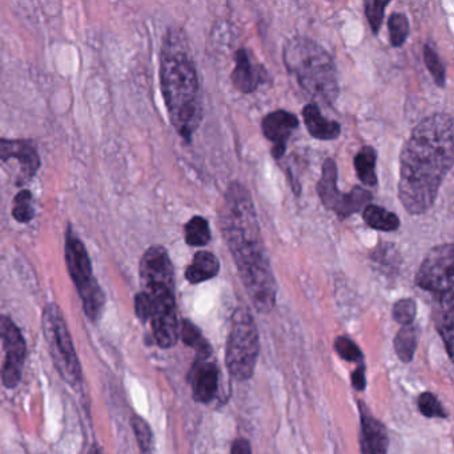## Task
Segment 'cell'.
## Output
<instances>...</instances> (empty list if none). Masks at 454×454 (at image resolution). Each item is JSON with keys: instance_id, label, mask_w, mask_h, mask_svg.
Returning <instances> with one entry per match:
<instances>
[{"instance_id": "cell-1", "label": "cell", "mask_w": 454, "mask_h": 454, "mask_svg": "<svg viewBox=\"0 0 454 454\" xmlns=\"http://www.w3.org/2000/svg\"><path fill=\"white\" fill-rule=\"evenodd\" d=\"M453 118L438 113L419 121L400 155L398 198L411 215L429 211L453 167Z\"/></svg>"}, {"instance_id": "cell-2", "label": "cell", "mask_w": 454, "mask_h": 454, "mask_svg": "<svg viewBox=\"0 0 454 454\" xmlns=\"http://www.w3.org/2000/svg\"><path fill=\"white\" fill-rule=\"evenodd\" d=\"M219 223L252 304L259 312H270L275 308L278 286L254 200L240 183L228 185L220 207Z\"/></svg>"}, {"instance_id": "cell-3", "label": "cell", "mask_w": 454, "mask_h": 454, "mask_svg": "<svg viewBox=\"0 0 454 454\" xmlns=\"http://www.w3.org/2000/svg\"><path fill=\"white\" fill-rule=\"evenodd\" d=\"M160 84L172 126L190 142L203 121V105L198 70L185 34L180 28H169L164 36Z\"/></svg>"}, {"instance_id": "cell-4", "label": "cell", "mask_w": 454, "mask_h": 454, "mask_svg": "<svg viewBox=\"0 0 454 454\" xmlns=\"http://www.w3.org/2000/svg\"><path fill=\"white\" fill-rule=\"evenodd\" d=\"M140 280L151 305L150 320L153 336L161 348H172L179 339L176 300H175L174 265L168 252L153 246L140 260Z\"/></svg>"}, {"instance_id": "cell-5", "label": "cell", "mask_w": 454, "mask_h": 454, "mask_svg": "<svg viewBox=\"0 0 454 454\" xmlns=\"http://www.w3.org/2000/svg\"><path fill=\"white\" fill-rule=\"evenodd\" d=\"M284 65L300 89L317 102L332 106L339 97L336 66L315 41L296 36L283 50Z\"/></svg>"}, {"instance_id": "cell-6", "label": "cell", "mask_w": 454, "mask_h": 454, "mask_svg": "<svg viewBox=\"0 0 454 454\" xmlns=\"http://www.w3.org/2000/svg\"><path fill=\"white\" fill-rule=\"evenodd\" d=\"M260 353L259 332L254 317L247 308L239 307L232 316L225 365L233 379L247 381L256 368Z\"/></svg>"}, {"instance_id": "cell-7", "label": "cell", "mask_w": 454, "mask_h": 454, "mask_svg": "<svg viewBox=\"0 0 454 454\" xmlns=\"http://www.w3.org/2000/svg\"><path fill=\"white\" fill-rule=\"evenodd\" d=\"M42 326H43L44 339L49 345L50 355L62 379L73 387L81 384L83 379L81 361L74 347L67 321L59 305L50 302L44 307Z\"/></svg>"}, {"instance_id": "cell-8", "label": "cell", "mask_w": 454, "mask_h": 454, "mask_svg": "<svg viewBox=\"0 0 454 454\" xmlns=\"http://www.w3.org/2000/svg\"><path fill=\"white\" fill-rule=\"evenodd\" d=\"M65 252L68 273L83 301L84 312L90 320L98 321L105 309V292L94 278L91 259L83 241L78 238L71 227H68L66 233Z\"/></svg>"}, {"instance_id": "cell-9", "label": "cell", "mask_w": 454, "mask_h": 454, "mask_svg": "<svg viewBox=\"0 0 454 454\" xmlns=\"http://www.w3.org/2000/svg\"><path fill=\"white\" fill-rule=\"evenodd\" d=\"M317 192L325 208L333 211L337 216H352L360 209L371 204L372 195L361 187H355L352 192L341 193L337 188V167L332 159L323 164V174L317 184Z\"/></svg>"}, {"instance_id": "cell-10", "label": "cell", "mask_w": 454, "mask_h": 454, "mask_svg": "<svg viewBox=\"0 0 454 454\" xmlns=\"http://www.w3.org/2000/svg\"><path fill=\"white\" fill-rule=\"evenodd\" d=\"M453 244H441L430 249L416 275V284L438 297L453 292Z\"/></svg>"}, {"instance_id": "cell-11", "label": "cell", "mask_w": 454, "mask_h": 454, "mask_svg": "<svg viewBox=\"0 0 454 454\" xmlns=\"http://www.w3.org/2000/svg\"><path fill=\"white\" fill-rule=\"evenodd\" d=\"M0 340L6 355L2 364L0 377L4 387L14 389L22 379L26 360V341L22 332L9 316H0Z\"/></svg>"}, {"instance_id": "cell-12", "label": "cell", "mask_w": 454, "mask_h": 454, "mask_svg": "<svg viewBox=\"0 0 454 454\" xmlns=\"http://www.w3.org/2000/svg\"><path fill=\"white\" fill-rule=\"evenodd\" d=\"M17 169V177L20 182H27L35 176L41 167V158L30 142L26 140L0 139V163L12 164Z\"/></svg>"}, {"instance_id": "cell-13", "label": "cell", "mask_w": 454, "mask_h": 454, "mask_svg": "<svg viewBox=\"0 0 454 454\" xmlns=\"http://www.w3.org/2000/svg\"><path fill=\"white\" fill-rule=\"evenodd\" d=\"M262 134L273 145V158L281 159L286 153L289 137L294 134V129L299 127V119L294 114L278 110L268 114L262 119Z\"/></svg>"}, {"instance_id": "cell-14", "label": "cell", "mask_w": 454, "mask_h": 454, "mask_svg": "<svg viewBox=\"0 0 454 454\" xmlns=\"http://www.w3.org/2000/svg\"><path fill=\"white\" fill-rule=\"evenodd\" d=\"M360 448L361 454H387L389 435L387 427L372 416L363 403H360Z\"/></svg>"}, {"instance_id": "cell-15", "label": "cell", "mask_w": 454, "mask_h": 454, "mask_svg": "<svg viewBox=\"0 0 454 454\" xmlns=\"http://www.w3.org/2000/svg\"><path fill=\"white\" fill-rule=\"evenodd\" d=\"M192 395L198 403H208L214 400L219 387V369L208 360H196L188 374Z\"/></svg>"}, {"instance_id": "cell-16", "label": "cell", "mask_w": 454, "mask_h": 454, "mask_svg": "<svg viewBox=\"0 0 454 454\" xmlns=\"http://www.w3.org/2000/svg\"><path fill=\"white\" fill-rule=\"evenodd\" d=\"M262 68L252 62L248 51L244 49L239 50L236 52L235 70L231 75L233 86L243 94H252L262 83Z\"/></svg>"}, {"instance_id": "cell-17", "label": "cell", "mask_w": 454, "mask_h": 454, "mask_svg": "<svg viewBox=\"0 0 454 454\" xmlns=\"http://www.w3.org/2000/svg\"><path fill=\"white\" fill-rule=\"evenodd\" d=\"M305 126L310 137L318 140H334L341 134V129L337 121L324 118L317 105H307L302 110Z\"/></svg>"}, {"instance_id": "cell-18", "label": "cell", "mask_w": 454, "mask_h": 454, "mask_svg": "<svg viewBox=\"0 0 454 454\" xmlns=\"http://www.w3.org/2000/svg\"><path fill=\"white\" fill-rule=\"evenodd\" d=\"M220 262L211 252L200 251L193 257L192 264L185 270V278L191 284H200L217 276Z\"/></svg>"}, {"instance_id": "cell-19", "label": "cell", "mask_w": 454, "mask_h": 454, "mask_svg": "<svg viewBox=\"0 0 454 454\" xmlns=\"http://www.w3.org/2000/svg\"><path fill=\"white\" fill-rule=\"evenodd\" d=\"M440 307H438L437 328L446 345L449 357L451 358L453 353V292L442 294L438 297Z\"/></svg>"}, {"instance_id": "cell-20", "label": "cell", "mask_w": 454, "mask_h": 454, "mask_svg": "<svg viewBox=\"0 0 454 454\" xmlns=\"http://www.w3.org/2000/svg\"><path fill=\"white\" fill-rule=\"evenodd\" d=\"M363 219L368 227L384 231V232H393L400 228V219L397 215L373 204H369L364 208Z\"/></svg>"}, {"instance_id": "cell-21", "label": "cell", "mask_w": 454, "mask_h": 454, "mask_svg": "<svg viewBox=\"0 0 454 454\" xmlns=\"http://www.w3.org/2000/svg\"><path fill=\"white\" fill-rule=\"evenodd\" d=\"M419 329L416 325L403 326L395 339V350L403 363H411L419 345Z\"/></svg>"}, {"instance_id": "cell-22", "label": "cell", "mask_w": 454, "mask_h": 454, "mask_svg": "<svg viewBox=\"0 0 454 454\" xmlns=\"http://www.w3.org/2000/svg\"><path fill=\"white\" fill-rule=\"evenodd\" d=\"M376 160L377 153L372 147L361 148L360 153L355 156V168L358 179L369 187L377 184Z\"/></svg>"}, {"instance_id": "cell-23", "label": "cell", "mask_w": 454, "mask_h": 454, "mask_svg": "<svg viewBox=\"0 0 454 454\" xmlns=\"http://www.w3.org/2000/svg\"><path fill=\"white\" fill-rule=\"evenodd\" d=\"M180 334H182L183 342L196 350V357H198L196 360H208L209 356L212 355L211 345L201 336L198 326L193 325L190 320H183Z\"/></svg>"}, {"instance_id": "cell-24", "label": "cell", "mask_w": 454, "mask_h": 454, "mask_svg": "<svg viewBox=\"0 0 454 454\" xmlns=\"http://www.w3.org/2000/svg\"><path fill=\"white\" fill-rule=\"evenodd\" d=\"M185 243L191 247H204L211 240V230L204 217L195 216L185 224Z\"/></svg>"}, {"instance_id": "cell-25", "label": "cell", "mask_w": 454, "mask_h": 454, "mask_svg": "<svg viewBox=\"0 0 454 454\" xmlns=\"http://www.w3.org/2000/svg\"><path fill=\"white\" fill-rule=\"evenodd\" d=\"M387 27H389V38L392 46H403L406 39H408L409 31H411L408 18L403 14H400V12H395V14L390 15Z\"/></svg>"}, {"instance_id": "cell-26", "label": "cell", "mask_w": 454, "mask_h": 454, "mask_svg": "<svg viewBox=\"0 0 454 454\" xmlns=\"http://www.w3.org/2000/svg\"><path fill=\"white\" fill-rule=\"evenodd\" d=\"M34 216H35V211L33 207V195L30 191H20L14 199L12 217L18 223H30Z\"/></svg>"}, {"instance_id": "cell-27", "label": "cell", "mask_w": 454, "mask_h": 454, "mask_svg": "<svg viewBox=\"0 0 454 454\" xmlns=\"http://www.w3.org/2000/svg\"><path fill=\"white\" fill-rule=\"evenodd\" d=\"M131 424L142 453H153V430H151L148 422L142 419V417L134 414L131 419Z\"/></svg>"}, {"instance_id": "cell-28", "label": "cell", "mask_w": 454, "mask_h": 454, "mask_svg": "<svg viewBox=\"0 0 454 454\" xmlns=\"http://www.w3.org/2000/svg\"><path fill=\"white\" fill-rule=\"evenodd\" d=\"M424 60L427 70H429V73L432 74L433 79H434L435 84H437L438 87H441V89L445 87V67H443L442 60L438 57L435 50L433 49V47H430L429 44L425 46Z\"/></svg>"}, {"instance_id": "cell-29", "label": "cell", "mask_w": 454, "mask_h": 454, "mask_svg": "<svg viewBox=\"0 0 454 454\" xmlns=\"http://www.w3.org/2000/svg\"><path fill=\"white\" fill-rule=\"evenodd\" d=\"M419 409L427 419H446L445 409L433 393L425 392L419 395Z\"/></svg>"}, {"instance_id": "cell-30", "label": "cell", "mask_w": 454, "mask_h": 454, "mask_svg": "<svg viewBox=\"0 0 454 454\" xmlns=\"http://www.w3.org/2000/svg\"><path fill=\"white\" fill-rule=\"evenodd\" d=\"M334 349L339 353L340 357L348 361V363H361L363 361V352L349 337H337L336 341H334Z\"/></svg>"}, {"instance_id": "cell-31", "label": "cell", "mask_w": 454, "mask_h": 454, "mask_svg": "<svg viewBox=\"0 0 454 454\" xmlns=\"http://www.w3.org/2000/svg\"><path fill=\"white\" fill-rule=\"evenodd\" d=\"M392 313L395 323L403 326L411 325V324H413L414 318H416V301L411 299L398 300V301L393 305Z\"/></svg>"}, {"instance_id": "cell-32", "label": "cell", "mask_w": 454, "mask_h": 454, "mask_svg": "<svg viewBox=\"0 0 454 454\" xmlns=\"http://www.w3.org/2000/svg\"><path fill=\"white\" fill-rule=\"evenodd\" d=\"M389 4L387 0L381 2V0H368L365 2V14L368 18L369 25L374 34L379 33L381 27L382 20H384L385 7Z\"/></svg>"}, {"instance_id": "cell-33", "label": "cell", "mask_w": 454, "mask_h": 454, "mask_svg": "<svg viewBox=\"0 0 454 454\" xmlns=\"http://www.w3.org/2000/svg\"><path fill=\"white\" fill-rule=\"evenodd\" d=\"M135 312H137L139 320L143 323H147L150 320L151 316V305L150 300H148L147 294L145 292H140L135 297Z\"/></svg>"}, {"instance_id": "cell-34", "label": "cell", "mask_w": 454, "mask_h": 454, "mask_svg": "<svg viewBox=\"0 0 454 454\" xmlns=\"http://www.w3.org/2000/svg\"><path fill=\"white\" fill-rule=\"evenodd\" d=\"M352 385L358 392H363V390L365 389V365H364L363 363H361L360 366L352 373Z\"/></svg>"}, {"instance_id": "cell-35", "label": "cell", "mask_w": 454, "mask_h": 454, "mask_svg": "<svg viewBox=\"0 0 454 454\" xmlns=\"http://www.w3.org/2000/svg\"><path fill=\"white\" fill-rule=\"evenodd\" d=\"M231 454H252L251 443L246 438H238L232 443Z\"/></svg>"}, {"instance_id": "cell-36", "label": "cell", "mask_w": 454, "mask_h": 454, "mask_svg": "<svg viewBox=\"0 0 454 454\" xmlns=\"http://www.w3.org/2000/svg\"><path fill=\"white\" fill-rule=\"evenodd\" d=\"M87 454H102V448H100L98 443H95V445H92V448L90 449L89 453Z\"/></svg>"}]
</instances>
